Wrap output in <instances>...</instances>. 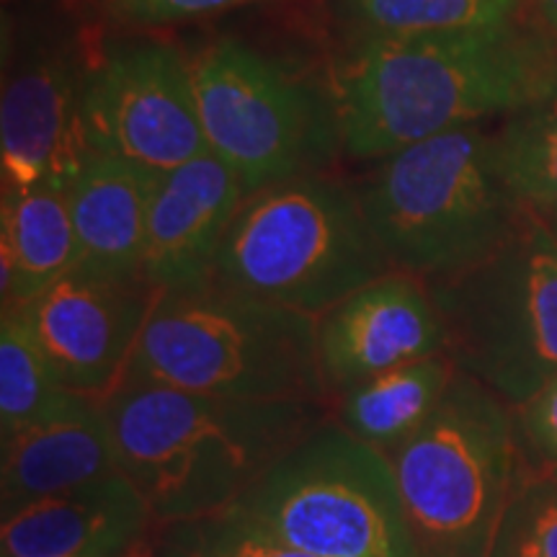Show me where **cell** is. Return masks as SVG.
Listing matches in <instances>:
<instances>
[{"mask_svg":"<svg viewBox=\"0 0 557 557\" xmlns=\"http://www.w3.org/2000/svg\"><path fill=\"white\" fill-rule=\"evenodd\" d=\"M557 83L553 41L524 24L346 45L333 120L348 156L377 160L442 132L511 116Z\"/></svg>","mask_w":557,"mask_h":557,"instance_id":"1","label":"cell"},{"mask_svg":"<svg viewBox=\"0 0 557 557\" xmlns=\"http://www.w3.org/2000/svg\"><path fill=\"white\" fill-rule=\"evenodd\" d=\"M116 462L156 524L230 511L329 418L325 403L120 387L103 403Z\"/></svg>","mask_w":557,"mask_h":557,"instance_id":"2","label":"cell"},{"mask_svg":"<svg viewBox=\"0 0 557 557\" xmlns=\"http://www.w3.org/2000/svg\"><path fill=\"white\" fill-rule=\"evenodd\" d=\"M120 387L329 406L318 318L246 295L214 276L160 289Z\"/></svg>","mask_w":557,"mask_h":557,"instance_id":"3","label":"cell"},{"mask_svg":"<svg viewBox=\"0 0 557 557\" xmlns=\"http://www.w3.org/2000/svg\"><path fill=\"white\" fill-rule=\"evenodd\" d=\"M377 160L357 186L359 205L393 269L423 282L485 259L529 209L500 171L496 132L480 124Z\"/></svg>","mask_w":557,"mask_h":557,"instance_id":"4","label":"cell"},{"mask_svg":"<svg viewBox=\"0 0 557 557\" xmlns=\"http://www.w3.org/2000/svg\"><path fill=\"white\" fill-rule=\"evenodd\" d=\"M387 271L357 189L305 171L243 199L209 276L320 318Z\"/></svg>","mask_w":557,"mask_h":557,"instance_id":"5","label":"cell"},{"mask_svg":"<svg viewBox=\"0 0 557 557\" xmlns=\"http://www.w3.org/2000/svg\"><path fill=\"white\" fill-rule=\"evenodd\" d=\"M387 459L418 557H485L529 470L513 408L462 372L429 421Z\"/></svg>","mask_w":557,"mask_h":557,"instance_id":"6","label":"cell"},{"mask_svg":"<svg viewBox=\"0 0 557 557\" xmlns=\"http://www.w3.org/2000/svg\"><path fill=\"white\" fill-rule=\"evenodd\" d=\"M457 372L519 408L557 374V235L532 207L485 259L426 278Z\"/></svg>","mask_w":557,"mask_h":557,"instance_id":"7","label":"cell"},{"mask_svg":"<svg viewBox=\"0 0 557 557\" xmlns=\"http://www.w3.org/2000/svg\"><path fill=\"white\" fill-rule=\"evenodd\" d=\"M233 511L310 557H418L387 455L331 416Z\"/></svg>","mask_w":557,"mask_h":557,"instance_id":"8","label":"cell"},{"mask_svg":"<svg viewBox=\"0 0 557 557\" xmlns=\"http://www.w3.org/2000/svg\"><path fill=\"white\" fill-rule=\"evenodd\" d=\"M189 73L207 148L238 173L248 194L308 171L325 122L315 96L287 70L222 39L194 54Z\"/></svg>","mask_w":557,"mask_h":557,"instance_id":"9","label":"cell"},{"mask_svg":"<svg viewBox=\"0 0 557 557\" xmlns=\"http://www.w3.org/2000/svg\"><path fill=\"white\" fill-rule=\"evenodd\" d=\"M83 127L90 152L165 173L209 150L189 60L163 41H139L88 65Z\"/></svg>","mask_w":557,"mask_h":557,"instance_id":"10","label":"cell"},{"mask_svg":"<svg viewBox=\"0 0 557 557\" xmlns=\"http://www.w3.org/2000/svg\"><path fill=\"white\" fill-rule=\"evenodd\" d=\"M158 295L145 276L109 278L75 267L18 308L62 385L107 403L122 385Z\"/></svg>","mask_w":557,"mask_h":557,"instance_id":"11","label":"cell"},{"mask_svg":"<svg viewBox=\"0 0 557 557\" xmlns=\"http://www.w3.org/2000/svg\"><path fill=\"white\" fill-rule=\"evenodd\" d=\"M447 354V333L423 278L393 269L318 318L329 400L387 369Z\"/></svg>","mask_w":557,"mask_h":557,"instance_id":"12","label":"cell"},{"mask_svg":"<svg viewBox=\"0 0 557 557\" xmlns=\"http://www.w3.org/2000/svg\"><path fill=\"white\" fill-rule=\"evenodd\" d=\"M88 67L73 54H34L3 83L0 101V173L3 191L39 184L67 186L90 156L83 127Z\"/></svg>","mask_w":557,"mask_h":557,"instance_id":"13","label":"cell"},{"mask_svg":"<svg viewBox=\"0 0 557 557\" xmlns=\"http://www.w3.org/2000/svg\"><path fill=\"white\" fill-rule=\"evenodd\" d=\"M246 197L238 173L209 150L178 169L158 173L148 209L143 276L158 289L207 278Z\"/></svg>","mask_w":557,"mask_h":557,"instance_id":"14","label":"cell"},{"mask_svg":"<svg viewBox=\"0 0 557 557\" xmlns=\"http://www.w3.org/2000/svg\"><path fill=\"white\" fill-rule=\"evenodd\" d=\"M156 529L150 504L120 470L0 521V555L122 557L150 547Z\"/></svg>","mask_w":557,"mask_h":557,"instance_id":"15","label":"cell"},{"mask_svg":"<svg viewBox=\"0 0 557 557\" xmlns=\"http://www.w3.org/2000/svg\"><path fill=\"white\" fill-rule=\"evenodd\" d=\"M120 472L101 400L0 438V517ZM0 519V521H3Z\"/></svg>","mask_w":557,"mask_h":557,"instance_id":"16","label":"cell"},{"mask_svg":"<svg viewBox=\"0 0 557 557\" xmlns=\"http://www.w3.org/2000/svg\"><path fill=\"white\" fill-rule=\"evenodd\" d=\"M158 173L90 152L67 184L81 269L109 278L143 276L148 209Z\"/></svg>","mask_w":557,"mask_h":557,"instance_id":"17","label":"cell"},{"mask_svg":"<svg viewBox=\"0 0 557 557\" xmlns=\"http://www.w3.org/2000/svg\"><path fill=\"white\" fill-rule=\"evenodd\" d=\"M81 263L67 186L39 184L3 191L0 207V297L18 308Z\"/></svg>","mask_w":557,"mask_h":557,"instance_id":"18","label":"cell"},{"mask_svg":"<svg viewBox=\"0 0 557 557\" xmlns=\"http://www.w3.org/2000/svg\"><path fill=\"white\" fill-rule=\"evenodd\" d=\"M455 377L449 354H434L333 395L329 413L348 434L389 457L429 421Z\"/></svg>","mask_w":557,"mask_h":557,"instance_id":"19","label":"cell"},{"mask_svg":"<svg viewBox=\"0 0 557 557\" xmlns=\"http://www.w3.org/2000/svg\"><path fill=\"white\" fill-rule=\"evenodd\" d=\"M524 0H331L346 45L498 29L519 21Z\"/></svg>","mask_w":557,"mask_h":557,"instance_id":"20","label":"cell"},{"mask_svg":"<svg viewBox=\"0 0 557 557\" xmlns=\"http://www.w3.org/2000/svg\"><path fill=\"white\" fill-rule=\"evenodd\" d=\"M94 398L62 385L21 308L0 315V438L86 408Z\"/></svg>","mask_w":557,"mask_h":557,"instance_id":"21","label":"cell"},{"mask_svg":"<svg viewBox=\"0 0 557 557\" xmlns=\"http://www.w3.org/2000/svg\"><path fill=\"white\" fill-rule=\"evenodd\" d=\"M500 171L521 205L557 214V83L537 101L506 116L496 132Z\"/></svg>","mask_w":557,"mask_h":557,"instance_id":"22","label":"cell"},{"mask_svg":"<svg viewBox=\"0 0 557 557\" xmlns=\"http://www.w3.org/2000/svg\"><path fill=\"white\" fill-rule=\"evenodd\" d=\"M156 557H310L289 547L238 511L207 513L160 524L152 537Z\"/></svg>","mask_w":557,"mask_h":557,"instance_id":"23","label":"cell"},{"mask_svg":"<svg viewBox=\"0 0 557 557\" xmlns=\"http://www.w3.org/2000/svg\"><path fill=\"white\" fill-rule=\"evenodd\" d=\"M485 557H557V475L527 470L500 513Z\"/></svg>","mask_w":557,"mask_h":557,"instance_id":"24","label":"cell"},{"mask_svg":"<svg viewBox=\"0 0 557 557\" xmlns=\"http://www.w3.org/2000/svg\"><path fill=\"white\" fill-rule=\"evenodd\" d=\"M521 455L532 472H557V374L513 408Z\"/></svg>","mask_w":557,"mask_h":557,"instance_id":"25","label":"cell"},{"mask_svg":"<svg viewBox=\"0 0 557 557\" xmlns=\"http://www.w3.org/2000/svg\"><path fill=\"white\" fill-rule=\"evenodd\" d=\"M253 0H103L107 13L127 26H171L214 16Z\"/></svg>","mask_w":557,"mask_h":557,"instance_id":"26","label":"cell"},{"mask_svg":"<svg viewBox=\"0 0 557 557\" xmlns=\"http://www.w3.org/2000/svg\"><path fill=\"white\" fill-rule=\"evenodd\" d=\"M532 3L537 5L542 21L557 34V0H532Z\"/></svg>","mask_w":557,"mask_h":557,"instance_id":"27","label":"cell"},{"mask_svg":"<svg viewBox=\"0 0 557 557\" xmlns=\"http://www.w3.org/2000/svg\"><path fill=\"white\" fill-rule=\"evenodd\" d=\"M122 557H156V555H152V545H150V547H145V549H137V553L122 555Z\"/></svg>","mask_w":557,"mask_h":557,"instance_id":"28","label":"cell"},{"mask_svg":"<svg viewBox=\"0 0 557 557\" xmlns=\"http://www.w3.org/2000/svg\"><path fill=\"white\" fill-rule=\"evenodd\" d=\"M547 222H549V227L555 230V235H557V214H549V218H545Z\"/></svg>","mask_w":557,"mask_h":557,"instance_id":"29","label":"cell"},{"mask_svg":"<svg viewBox=\"0 0 557 557\" xmlns=\"http://www.w3.org/2000/svg\"><path fill=\"white\" fill-rule=\"evenodd\" d=\"M553 475H557V472H553Z\"/></svg>","mask_w":557,"mask_h":557,"instance_id":"30","label":"cell"}]
</instances>
